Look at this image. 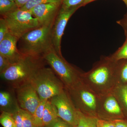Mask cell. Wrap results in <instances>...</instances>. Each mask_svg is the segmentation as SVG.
Masks as SVG:
<instances>
[{"label":"cell","instance_id":"1","mask_svg":"<svg viewBox=\"0 0 127 127\" xmlns=\"http://www.w3.org/2000/svg\"><path fill=\"white\" fill-rule=\"evenodd\" d=\"M119 61L102 57L91 70L82 73L81 81L98 96L112 93L119 85Z\"/></svg>","mask_w":127,"mask_h":127},{"label":"cell","instance_id":"2","mask_svg":"<svg viewBox=\"0 0 127 127\" xmlns=\"http://www.w3.org/2000/svg\"><path fill=\"white\" fill-rule=\"evenodd\" d=\"M43 56H25L3 72L0 77L15 88L30 82L32 78L39 69L44 66Z\"/></svg>","mask_w":127,"mask_h":127},{"label":"cell","instance_id":"3","mask_svg":"<svg viewBox=\"0 0 127 127\" xmlns=\"http://www.w3.org/2000/svg\"><path fill=\"white\" fill-rule=\"evenodd\" d=\"M52 27L41 26L23 35L19 39L17 43L20 52L25 56H43L53 47Z\"/></svg>","mask_w":127,"mask_h":127},{"label":"cell","instance_id":"4","mask_svg":"<svg viewBox=\"0 0 127 127\" xmlns=\"http://www.w3.org/2000/svg\"><path fill=\"white\" fill-rule=\"evenodd\" d=\"M30 83L41 101L50 100L61 93L65 87L51 68L43 67L32 78Z\"/></svg>","mask_w":127,"mask_h":127},{"label":"cell","instance_id":"5","mask_svg":"<svg viewBox=\"0 0 127 127\" xmlns=\"http://www.w3.org/2000/svg\"><path fill=\"white\" fill-rule=\"evenodd\" d=\"M43 57L65 88H70L81 80L82 72L58 55L53 47L46 52Z\"/></svg>","mask_w":127,"mask_h":127},{"label":"cell","instance_id":"6","mask_svg":"<svg viewBox=\"0 0 127 127\" xmlns=\"http://www.w3.org/2000/svg\"><path fill=\"white\" fill-rule=\"evenodd\" d=\"M66 89L78 111L85 115L97 118L99 96L88 88L81 79L73 86Z\"/></svg>","mask_w":127,"mask_h":127},{"label":"cell","instance_id":"7","mask_svg":"<svg viewBox=\"0 0 127 127\" xmlns=\"http://www.w3.org/2000/svg\"><path fill=\"white\" fill-rule=\"evenodd\" d=\"M1 17L6 22L9 32L18 39L27 32L41 26L30 11L20 8Z\"/></svg>","mask_w":127,"mask_h":127},{"label":"cell","instance_id":"8","mask_svg":"<svg viewBox=\"0 0 127 127\" xmlns=\"http://www.w3.org/2000/svg\"><path fill=\"white\" fill-rule=\"evenodd\" d=\"M56 110L58 116L75 127L77 123V110L69 96L65 88L58 95L50 99Z\"/></svg>","mask_w":127,"mask_h":127},{"label":"cell","instance_id":"9","mask_svg":"<svg viewBox=\"0 0 127 127\" xmlns=\"http://www.w3.org/2000/svg\"><path fill=\"white\" fill-rule=\"evenodd\" d=\"M97 117L108 120L125 119L117 100L112 93L99 96Z\"/></svg>","mask_w":127,"mask_h":127},{"label":"cell","instance_id":"10","mask_svg":"<svg viewBox=\"0 0 127 127\" xmlns=\"http://www.w3.org/2000/svg\"><path fill=\"white\" fill-rule=\"evenodd\" d=\"M79 8L75 7L67 10L61 9L52 27V47L56 52L61 56H63L61 52L62 39L65 28L70 18Z\"/></svg>","mask_w":127,"mask_h":127},{"label":"cell","instance_id":"11","mask_svg":"<svg viewBox=\"0 0 127 127\" xmlns=\"http://www.w3.org/2000/svg\"><path fill=\"white\" fill-rule=\"evenodd\" d=\"M17 89V100L21 109L34 114L41 100L31 83H26Z\"/></svg>","mask_w":127,"mask_h":127},{"label":"cell","instance_id":"12","mask_svg":"<svg viewBox=\"0 0 127 127\" xmlns=\"http://www.w3.org/2000/svg\"><path fill=\"white\" fill-rule=\"evenodd\" d=\"M62 2H55L37 5L30 10L37 19L41 26H52L61 9Z\"/></svg>","mask_w":127,"mask_h":127},{"label":"cell","instance_id":"13","mask_svg":"<svg viewBox=\"0 0 127 127\" xmlns=\"http://www.w3.org/2000/svg\"><path fill=\"white\" fill-rule=\"evenodd\" d=\"M18 40L9 32L0 42V54L7 58L12 64L18 62L23 56L17 48Z\"/></svg>","mask_w":127,"mask_h":127},{"label":"cell","instance_id":"14","mask_svg":"<svg viewBox=\"0 0 127 127\" xmlns=\"http://www.w3.org/2000/svg\"><path fill=\"white\" fill-rule=\"evenodd\" d=\"M20 108L17 99L11 93L6 91H0V109L1 112L13 114Z\"/></svg>","mask_w":127,"mask_h":127},{"label":"cell","instance_id":"15","mask_svg":"<svg viewBox=\"0 0 127 127\" xmlns=\"http://www.w3.org/2000/svg\"><path fill=\"white\" fill-rule=\"evenodd\" d=\"M120 106L123 113L127 115V85H119L112 92Z\"/></svg>","mask_w":127,"mask_h":127},{"label":"cell","instance_id":"16","mask_svg":"<svg viewBox=\"0 0 127 127\" xmlns=\"http://www.w3.org/2000/svg\"><path fill=\"white\" fill-rule=\"evenodd\" d=\"M56 110L50 100L46 103L43 117V127H47L58 117Z\"/></svg>","mask_w":127,"mask_h":127},{"label":"cell","instance_id":"17","mask_svg":"<svg viewBox=\"0 0 127 127\" xmlns=\"http://www.w3.org/2000/svg\"><path fill=\"white\" fill-rule=\"evenodd\" d=\"M98 119L96 117L87 116L78 111L77 123L74 127H97Z\"/></svg>","mask_w":127,"mask_h":127},{"label":"cell","instance_id":"18","mask_svg":"<svg viewBox=\"0 0 127 127\" xmlns=\"http://www.w3.org/2000/svg\"><path fill=\"white\" fill-rule=\"evenodd\" d=\"M19 8L15 1L9 0H0V15L4 16Z\"/></svg>","mask_w":127,"mask_h":127},{"label":"cell","instance_id":"19","mask_svg":"<svg viewBox=\"0 0 127 127\" xmlns=\"http://www.w3.org/2000/svg\"><path fill=\"white\" fill-rule=\"evenodd\" d=\"M47 100L41 101L35 112L32 115L34 125L36 127H43V117L44 108Z\"/></svg>","mask_w":127,"mask_h":127},{"label":"cell","instance_id":"20","mask_svg":"<svg viewBox=\"0 0 127 127\" xmlns=\"http://www.w3.org/2000/svg\"><path fill=\"white\" fill-rule=\"evenodd\" d=\"M63 0H30L22 7L20 8L23 10H30L37 5L55 2H63Z\"/></svg>","mask_w":127,"mask_h":127},{"label":"cell","instance_id":"21","mask_svg":"<svg viewBox=\"0 0 127 127\" xmlns=\"http://www.w3.org/2000/svg\"><path fill=\"white\" fill-rule=\"evenodd\" d=\"M0 123L3 127H15L12 114L9 113L1 112Z\"/></svg>","mask_w":127,"mask_h":127},{"label":"cell","instance_id":"22","mask_svg":"<svg viewBox=\"0 0 127 127\" xmlns=\"http://www.w3.org/2000/svg\"><path fill=\"white\" fill-rule=\"evenodd\" d=\"M111 57L114 60L117 61L122 60H127V38L122 46L111 55Z\"/></svg>","mask_w":127,"mask_h":127},{"label":"cell","instance_id":"23","mask_svg":"<svg viewBox=\"0 0 127 127\" xmlns=\"http://www.w3.org/2000/svg\"><path fill=\"white\" fill-rule=\"evenodd\" d=\"M85 0H63L61 9L67 10L83 6V4Z\"/></svg>","mask_w":127,"mask_h":127},{"label":"cell","instance_id":"24","mask_svg":"<svg viewBox=\"0 0 127 127\" xmlns=\"http://www.w3.org/2000/svg\"><path fill=\"white\" fill-rule=\"evenodd\" d=\"M23 127H35L32 115L27 111L20 109Z\"/></svg>","mask_w":127,"mask_h":127},{"label":"cell","instance_id":"25","mask_svg":"<svg viewBox=\"0 0 127 127\" xmlns=\"http://www.w3.org/2000/svg\"><path fill=\"white\" fill-rule=\"evenodd\" d=\"M119 85H127V62L123 64H120L119 61Z\"/></svg>","mask_w":127,"mask_h":127},{"label":"cell","instance_id":"26","mask_svg":"<svg viewBox=\"0 0 127 127\" xmlns=\"http://www.w3.org/2000/svg\"><path fill=\"white\" fill-rule=\"evenodd\" d=\"M47 127H74L72 125L63 119L58 117L51 123Z\"/></svg>","mask_w":127,"mask_h":127},{"label":"cell","instance_id":"27","mask_svg":"<svg viewBox=\"0 0 127 127\" xmlns=\"http://www.w3.org/2000/svg\"><path fill=\"white\" fill-rule=\"evenodd\" d=\"M9 32V28L4 18L1 17L0 19V42Z\"/></svg>","mask_w":127,"mask_h":127},{"label":"cell","instance_id":"28","mask_svg":"<svg viewBox=\"0 0 127 127\" xmlns=\"http://www.w3.org/2000/svg\"><path fill=\"white\" fill-rule=\"evenodd\" d=\"M12 65L7 58L0 54V73L3 72Z\"/></svg>","mask_w":127,"mask_h":127},{"label":"cell","instance_id":"29","mask_svg":"<svg viewBox=\"0 0 127 127\" xmlns=\"http://www.w3.org/2000/svg\"><path fill=\"white\" fill-rule=\"evenodd\" d=\"M20 109L18 111L12 114L15 122V127H23L22 117L21 114Z\"/></svg>","mask_w":127,"mask_h":127},{"label":"cell","instance_id":"30","mask_svg":"<svg viewBox=\"0 0 127 127\" xmlns=\"http://www.w3.org/2000/svg\"><path fill=\"white\" fill-rule=\"evenodd\" d=\"M97 127H115L113 120H108L98 119L97 122Z\"/></svg>","mask_w":127,"mask_h":127},{"label":"cell","instance_id":"31","mask_svg":"<svg viewBox=\"0 0 127 127\" xmlns=\"http://www.w3.org/2000/svg\"><path fill=\"white\" fill-rule=\"evenodd\" d=\"M115 127H127V119H116L113 120Z\"/></svg>","mask_w":127,"mask_h":127},{"label":"cell","instance_id":"32","mask_svg":"<svg viewBox=\"0 0 127 127\" xmlns=\"http://www.w3.org/2000/svg\"><path fill=\"white\" fill-rule=\"evenodd\" d=\"M30 0H15V2L19 8L22 7L25 5Z\"/></svg>","mask_w":127,"mask_h":127},{"label":"cell","instance_id":"33","mask_svg":"<svg viewBox=\"0 0 127 127\" xmlns=\"http://www.w3.org/2000/svg\"><path fill=\"white\" fill-rule=\"evenodd\" d=\"M95 0H85L84 4H83V6H85V5H87L88 4L91 3V2H93V1Z\"/></svg>","mask_w":127,"mask_h":127},{"label":"cell","instance_id":"34","mask_svg":"<svg viewBox=\"0 0 127 127\" xmlns=\"http://www.w3.org/2000/svg\"><path fill=\"white\" fill-rule=\"evenodd\" d=\"M122 0L124 2L126 6L127 7V0Z\"/></svg>","mask_w":127,"mask_h":127},{"label":"cell","instance_id":"35","mask_svg":"<svg viewBox=\"0 0 127 127\" xmlns=\"http://www.w3.org/2000/svg\"><path fill=\"white\" fill-rule=\"evenodd\" d=\"M9 0L12 1H15V0Z\"/></svg>","mask_w":127,"mask_h":127},{"label":"cell","instance_id":"36","mask_svg":"<svg viewBox=\"0 0 127 127\" xmlns=\"http://www.w3.org/2000/svg\"><path fill=\"white\" fill-rule=\"evenodd\" d=\"M35 127H36V126H35Z\"/></svg>","mask_w":127,"mask_h":127},{"label":"cell","instance_id":"37","mask_svg":"<svg viewBox=\"0 0 127 127\" xmlns=\"http://www.w3.org/2000/svg\"></svg>","mask_w":127,"mask_h":127},{"label":"cell","instance_id":"38","mask_svg":"<svg viewBox=\"0 0 127 127\" xmlns=\"http://www.w3.org/2000/svg\"></svg>","mask_w":127,"mask_h":127}]
</instances>
